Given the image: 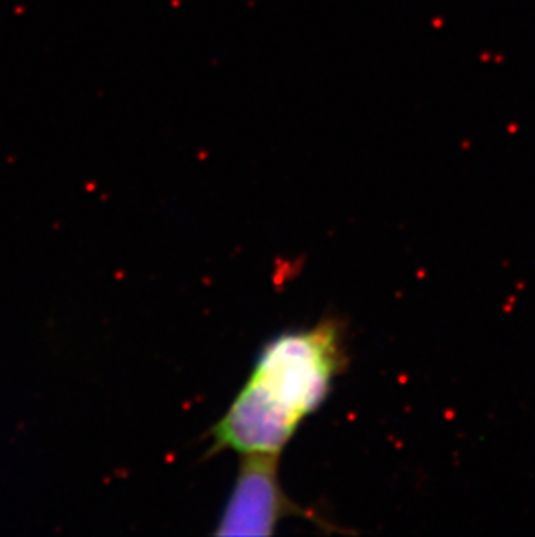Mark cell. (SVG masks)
Instances as JSON below:
<instances>
[{
    "mask_svg": "<svg viewBox=\"0 0 535 537\" xmlns=\"http://www.w3.org/2000/svg\"><path fill=\"white\" fill-rule=\"evenodd\" d=\"M346 363L344 325L335 317L269 339L212 428L210 454H281L302 421L322 407Z\"/></svg>",
    "mask_w": 535,
    "mask_h": 537,
    "instance_id": "cell-1",
    "label": "cell"
},
{
    "mask_svg": "<svg viewBox=\"0 0 535 537\" xmlns=\"http://www.w3.org/2000/svg\"><path fill=\"white\" fill-rule=\"evenodd\" d=\"M280 457L281 454L269 452L242 454L215 536H269L285 518H311V513L285 494L278 476Z\"/></svg>",
    "mask_w": 535,
    "mask_h": 537,
    "instance_id": "cell-2",
    "label": "cell"
}]
</instances>
